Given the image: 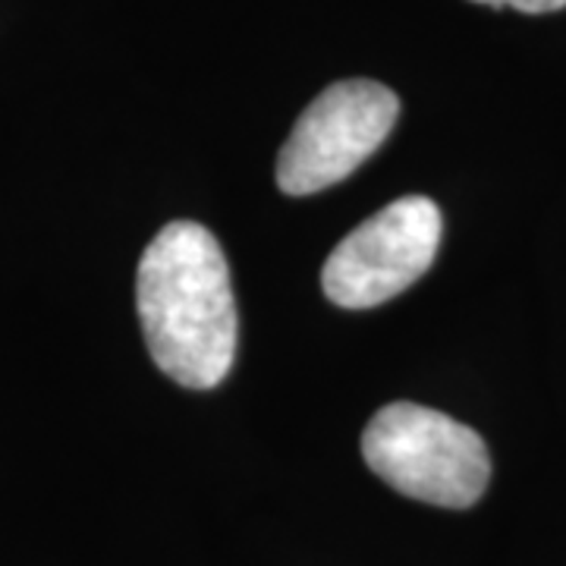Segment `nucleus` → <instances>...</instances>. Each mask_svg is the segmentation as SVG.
I'll return each instance as SVG.
<instances>
[{
	"mask_svg": "<svg viewBox=\"0 0 566 566\" xmlns=\"http://www.w3.org/2000/svg\"><path fill=\"white\" fill-rule=\"evenodd\" d=\"M142 337L155 365L192 390L218 387L237 359V300L221 243L202 223L174 221L142 252Z\"/></svg>",
	"mask_w": 566,
	"mask_h": 566,
	"instance_id": "1",
	"label": "nucleus"
},
{
	"mask_svg": "<svg viewBox=\"0 0 566 566\" xmlns=\"http://www.w3.org/2000/svg\"><path fill=\"white\" fill-rule=\"evenodd\" d=\"M475 3H485V7H513L520 13H554V10H564L566 0H475Z\"/></svg>",
	"mask_w": 566,
	"mask_h": 566,
	"instance_id": "5",
	"label": "nucleus"
},
{
	"mask_svg": "<svg viewBox=\"0 0 566 566\" xmlns=\"http://www.w3.org/2000/svg\"><path fill=\"white\" fill-rule=\"evenodd\" d=\"M441 211L424 196H406L359 223L327 255L324 296L340 308H375L400 296L431 268L441 245Z\"/></svg>",
	"mask_w": 566,
	"mask_h": 566,
	"instance_id": "4",
	"label": "nucleus"
},
{
	"mask_svg": "<svg viewBox=\"0 0 566 566\" xmlns=\"http://www.w3.org/2000/svg\"><path fill=\"white\" fill-rule=\"evenodd\" d=\"M400 98L371 80L327 85L303 111L277 158V186L286 196H312L346 180L390 136Z\"/></svg>",
	"mask_w": 566,
	"mask_h": 566,
	"instance_id": "3",
	"label": "nucleus"
},
{
	"mask_svg": "<svg viewBox=\"0 0 566 566\" xmlns=\"http://www.w3.org/2000/svg\"><path fill=\"white\" fill-rule=\"evenodd\" d=\"M368 469L406 497L465 510L485 494L491 457L469 424L419 403H390L365 424Z\"/></svg>",
	"mask_w": 566,
	"mask_h": 566,
	"instance_id": "2",
	"label": "nucleus"
}]
</instances>
